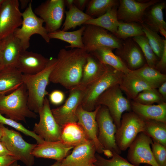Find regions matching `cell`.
Segmentation results:
<instances>
[{
    "label": "cell",
    "instance_id": "obj_3",
    "mask_svg": "<svg viewBox=\"0 0 166 166\" xmlns=\"http://www.w3.org/2000/svg\"><path fill=\"white\" fill-rule=\"evenodd\" d=\"M27 102V90L23 83L8 94H0V113L18 122L26 123V118L36 119L37 115L29 109Z\"/></svg>",
    "mask_w": 166,
    "mask_h": 166
},
{
    "label": "cell",
    "instance_id": "obj_50",
    "mask_svg": "<svg viewBox=\"0 0 166 166\" xmlns=\"http://www.w3.org/2000/svg\"><path fill=\"white\" fill-rule=\"evenodd\" d=\"M74 0H64L65 5L68 9L71 7L74 4Z\"/></svg>",
    "mask_w": 166,
    "mask_h": 166
},
{
    "label": "cell",
    "instance_id": "obj_33",
    "mask_svg": "<svg viewBox=\"0 0 166 166\" xmlns=\"http://www.w3.org/2000/svg\"><path fill=\"white\" fill-rule=\"evenodd\" d=\"M144 121L143 132L152 140L166 147V123L152 120Z\"/></svg>",
    "mask_w": 166,
    "mask_h": 166
},
{
    "label": "cell",
    "instance_id": "obj_1",
    "mask_svg": "<svg viewBox=\"0 0 166 166\" xmlns=\"http://www.w3.org/2000/svg\"><path fill=\"white\" fill-rule=\"evenodd\" d=\"M88 54L83 49H61L50 73L49 82L60 84L69 90L79 85Z\"/></svg>",
    "mask_w": 166,
    "mask_h": 166
},
{
    "label": "cell",
    "instance_id": "obj_42",
    "mask_svg": "<svg viewBox=\"0 0 166 166\" xmlns=\"http://www.w3.org/2000/svg\"><path fill=\"white\" fill-rule=\"evenodd\" d=\"M154 158L159 166H166V147L154 140L151 144Z\"/></svg>",
    "mask_w": 166,
    "mask_h": 166
},
{
    "label": "cell",
    "instance_id": "obj_45",
    "mask_svg": "<svg viewBox=\"0 0 166 166\" xmlns=\"http://www.w3.org/2000/svg\"><path fill=\"white\" fill-rule=\"evenodd\" d=\"M17 158L13 156H0V166H11Z\"/></svg>",
    "mask_w": 166,
    "mask_h": 166
},
{
    "label": "cell",
    "instance_id": "obj_22",
    "mask_svg": "<svg viewBox=\"0 0 166 166\" xmlns=\"http://www.w3.org/2000/svg\"><path fill=\"white\" fill-rule=\"evenodd\" d=\"M73 148L66 146L60 141H44L41 144H37L33 150L32 154L36 157L61 161L68 155L69 152Z\"/></svg>",
    "mask_w": 166,
    "mask_h": 166
},
{
    "label": "cell",
    "instance_id": "obj_24",
    "mask_svg": "<svg viewBox=\"0 0 166 166\" xmlns=\"http://www.w3.org/2000/svg\"><path fill=\"white\" fill-rule=\"evenodd\" d=\"M150 9L144 13L143 23L150 29L166 37V23L164 18L163 11L166 7L165 2H158L152 6Z\"/></svg>",
    "mask_w": 166,
    "mask_h": 166
},
{
    "label": "cell",
    "instance_id": "obj_53",
    "mask_svg": "<svg viewBox=\"0 0 166 166\" xmlns=\"http://www.w3.org/2000/svg\"><path fill=\"white\" fill-rule=\"evenodd\" d=\"M50 166H61V161H56L53 164Z\"/></svg>",
    "mask_w": 166,
    "mask_h": 166
},
{
    "label": "cell",
    "instance_id": "obj_44",
    "mask_svg": "<svg viewBox=\"0 0 166 166\" xmlns=\"http://www.w3.org/2000/svg\"><path fill=\"white\" fill-rule=\"evenodd\" d=\"M155 68L162 73L166 69V45H165L162 56L156 64Z\"/></svg>",
    "mask_w": 166,
    "mask_h": 166
},
{
    "label": "cell",
    "instance_id": "obj_10",
    "mask_svg": "<svg viewBox=\"0 0 166 166\" xmlns=\"http://www.w3.org/2000/svg\"><path fill=\"white\" fill-rule=\"evenodd\" d=\"M98 140L104 149L120 155L121 151L116 142L115 135L117 129L113 120L107 108L100 105L96 115Z\"/></svg>",
    "mask_w": 166,
    "mask_h": 166
},
{
    "label": "cell",
    "instance_id": "obj_51",
    "mask_svg": "<svg viewBox=\"0 0 166 166\" xmlns=\"http://www.w3.org/2000/svg\"><path fill=\"white\" fill-rule=\"evenodd\" d=\"M103 153L107 157H112L113 155V152L110 150L108 149H104Z\"/></svg>",
    "mask_w": 166,
    "mask_h": 166
},
{
    "label": "cell",
    "instance_id": "obj_49",
    "mask_svg": "<svg viewBox=\"0 0 166 166\" xmlns=\"http://www.w3.org/2000/svg\"><path fill=\"white\" fill-rule=\"evenodd\" d=\"M31 0H20L19 1V6H21L22 9H24L27 7L29 4Z\"/></svg>",
    "mask_w": 166,
    "mask_h": 166
},
{
    "label": "cell",
    "instance_id": "obj_20",
    "mask_svg": "<svg viewBox=\"0 0 166 166\" xmlns=\"http://www.w3.org/2000/svg\"><path fill=\"white\" fill-rule=\"evenodd\" d=\"M2 41L0 71L17 68L20 55L23 51L19 40L13 34L2 40Z\"/></svg>",
    "mask_w": 166,
    "mask_h": 166
},
{
    "label": "cell",
    "instance_id": "obj_27",
    "mask_svg": "<svg viewBox=\"0 0 166 166\" xmlns=\"http://www.w3.org/2000/svg\"><path fill=\"white\" fill-rule=\"evenodd\" d=\"M119 86L127 98L132 100L142 91L156 89L141 79L129 73L124 75Z\"/></svg>",
    "mask_w": 166,
    "mask_h": 166
},
{
    "label": "cell",
    "instance_id": "obj_6",
    "mask_svg": "<svg viewBox=\"0 0 166 166\" xmlns=\"http://www.w3.org/2000/svg\"><path fill=\"white\" fill-rule=\"evenodd\" d=\"M1 134L0 139L7 149L27 166L34 164V157L32 154L37 144L28 143L18 132L9 129L1 124Z\"/></svg>",
    "mask_w": 166,
    "mask_h": 166
},
{
    "label": "cell",
    "instance_id": "obj_48",
    "mask_svg": "<svg viewBox=\"0 0 166 166\" xmlns=\"http://www.w3.org/2000/svg\"><path fill=\"white\" fill-rule=\"evenodd\" d=\"M158 93L165 102L166 101V81L163 83L158 87Z\"/></svg>",
    "mask_w": 166,
    "mask_h": 166
},
{
    "label": "cell",
    "instance_id": "obj_46",
    "mask_svg": "<svg viewBox=\"0 0 166 166\" xmlns=\"http://www.w3.org/2000/svg\"><path fill=\"white\" fill-rule=\"evenodd\" d=\"M89 0H74V6L79 10L83 11L86 7Z\"/></svg>",
    "mask_w": 166,
    "mask_h": 166
},
{
    "label": "cell",
    "instance_id": "obj_26",
    "mask_svg": "<svg viewBox=\"0 0 166 166\" xmlns=\"http://www.w3.org/2000/svg\"><path fill=\"white\" fill-rule=\"evenodd\" d=\"M108 65L102 63L92 53H88L79 84L86 87L103 75Z\"/></svg>",
    "mask_w": 166,
    "mask_h": 166
},
{
    "label": "cell",
    "instance_id": "obj_37",
    "mask_svg": "<svg viewBox=\"0 0 166 166\" xmlns=\"http://www.w3.org/2000/svg\"><path fill=\"white\" fill-rule=\"evenodd\" d=\"M145 35L142 26L135 22L127 23L119 21L115 36L120 39Z\"/></svg>",
    "mask_w": 166,
    "mask_h": 166
},
{
    "label": "cell",
    "instance_id": "obj_14",
    "mask_svg": "<svg viewBox=\"0 0 166 166\" xmlns=\"http://www.w3.org/2000/svg\"><path fill=\"white\" fill-rule=\"evenodd\" d=\"M18 0H5L0 9V41L13 34L22 22Z\"/></svg>",
    "mask_w": 166,
    "mask_h": 166
},
{
    "label": "cell",
    "instance_id": "obj_34",
    "mask_svg": "<svg viewBox=\"0 0 166 166\" xmlns=\"http://www.w3.org/2000/svg\"><path fill=\"white\" fill-rule=\"evenodd\" d=\"M66 17L61 30L67 31L85 24L93 18L79 10L74 5L65 12Z\"/></svg>",
    "mask_w": 166,
    "mask_h": 166
},
{
    "label": "cell",
    "instance_id": "obj_43",
    "mask_svg": "<svg viewBox=\"0 0 166 166\" xmlns=\"http://www.w3.org/2000/svg\"><path fill=\"white\" fill-rule=\"evenodd\" d=\"M48 95L49 102L54 105L61 104L65 99L64 93L60 90H54Z\"/></svg>",
    "mask_w": 166,
    "mask_h": 166
},
{
    "label": "cell",
    "instance_id": "obj_41",
    "mask_svg": "<svg viewBox=\"0 0 166 166\" xmlns=\"http://www.w3.org/2000/svg\"><path fill=\"white\" fill-rule=\"evenodd\" d=\"M0 123L2 124L8 125L16 130L20 131L25 135L32 137L36 141L37 144L42 143L45 140L39 136L35 133L33 131H30L21 123L11 119L3 116L0 113Z\"/></svg>",
    "mask_w": 166,
    "mask_h": 166
},
{
    "label": "cell",
    "instance_id": "obj_38",
    "mask_svg": "<svg viewBox=\"0 0 166 166\" xmlns=\"http://www.w3.org/2000/svg\"><path fill=\"white\" fill-rule=\"evenodd\" d=\"M133 41L140 48L145 59L146 64L155 68L159 59L154 52L145 35L132 38Z\"/></svg>",
    "mask_w": 166,
    "mask_h": 166
},
{
    "label": "cell",
    "instance_id": "obj_12",
    "mask_svg": "<svg viewBox=\"0 0 166 166\" xmlns=\"http://www.w3.org/2000/svg\"><path fill=\"white\" fill-rule=\"evenodd\" d=\"M85 88L79 84L69 90V97L63 105L51 109L55 120L61 126L68 123L77 122V111L81 104Z\"/></svg>",
    "mask_w": 166,
    "mask_h": 166
},
{
    "label": "cell",
    "instance_id": "obj_25",
    "mask_svg": "<svg viewBox=\"0 0 166 166\" xmlns=\"http://www.w3.org/2000/svg\"><path fill=\"white\" fill-rule=\"evenodd\" d=\"M61 127L60 141L67 147L73 148L90 140L77 122L68 123Z\"/></svg>",
    "mask_w": 166,
    "mask_h": 166
},
{
    "label": "cell",
    "instance_id": "obj_4",
    "mask_svg": "<svg viewBox=\"0 0 166 166\" xmlns=\"http://www.w3.org/2000/svg\"><path fill=\"white\" fill-rule=\"evenodd\" d=\"M124 74L108 65L105 73L85 87L81 105L85 110L91 111L96 108V101L107 89L121 83Z\"/></svg>",
    "mask_w": 166,
    "mask_h": 166
},
{
    "label": "cell",
    "instance_id": "obj_7",
    "mask_svg": "<svg viewBox=\"0 0 166 166\" xmlns=\"http://www.w3.org/2000/svg\"><path fill=\"white\" fill-rule=\"evenodd\" d=\"M98 105L107 108L117 129L121 125L123 113L132 111L131 101L124 96L119 85L110 87L99 97L96 107Z\"/></svg>",
    "mask_w": 166,
    "mask_h": 166
},
{
    "label": "cell",
    "instance_id": "obj_36",
    "mask_svg": "<svg viewBox=\"0 0 166 166\" xmlns=\"http://www.w3.org/2000/svg\"><path fill=\"white\" fill-rule=\"evenodd\" d=\"M144 35L154 52L159 59L161 58L166 45V39H163L158 34L147 26L144 24H141Z\"/></svg>",
    "mask_w": 166,
    "mask_h": 166
},
{
    "label": "cell",
    "instance_id": "obj_9",
    "mask_svg": "<svg viewBox=\"0 0 166 166\" xmlns=\"http://www.w3.org/2000/svg\"><path fill=\"white\" fill-rule=\"evenodd\" d=\"M82 36L84 49L91 53L98 48L107 46L114 49H119L123 42L107 30L101 27L86 25Z\"/></svg>",
    "mask_w": 166,
    "mask_h": 166
},
{
    "label": "cell",
    "instance_id": "obj_35",
    "mask_svg": "<svg viewBox=\"0 0 166 166\" xmlns=\"http://www.w3.org/2000/svg\"><path fill=\"white\" fill-rule=\"evenodd\" d=\"M119 1L116 0H89L86 7L85 13L93 18L99 17L109 9L117 6Z\"/></svg>",
    "mask_w": 166,
    "mask_h": 166
},
{
    "label": "cell",
    "instance_id": "obj_54",
    "mask_svg": "<svg viewBox=\"0 0 166 166\" xmlns=\"http://www.w3.org/2000/svg\"><path fill=\"white\" fill-rule=\"evenodd\" d=\"M11 166H20L17 163V160L15 161Z\"/></svg>",
    "mask_w": 166,
    "mask_h": 166
},
{
    "label": "cell",
    "instance_id": "obj_16",
    "mask_svg": "<svg viewBox=\"0 0 166 166\" xmlns=\"http://www.w3.org/2000/svg\"><path fill=\"white\" fill-rule=\"evenodd\" d=\"M153 0L141 2L134 0H120L117 11L119 21L125 22H138L143 24V17L146 9L159 2Z\"/></svg>",
    "mask_w": 166,
    "mask_h": 166
},
{
    "label": "cell",
    "instance_id": "obj_58",
    "mask_svg": "<svg viewBox=\"0 0 166 166\" xmlns=\"http://www.w3.org/2000/svg\"><path fill=\"white\" fill-rule=\"evenodd\" d=\"M2 93H6V94H7V93H5V92H4V93H0V94H2Z\"/></svg>",
    "mask_w": 166,
    "mask_h": 166
},
{
    "label": "cell",
    "instance_id": "obj_57",
    "mask_svg": "<svg viewBox=\"0 0 166 166\" xmlns=\"http://www.w3.org/2000/svg\"><path fill=\"white\" fill-rule=\"evenodd\" d=\"M1 124L0 123V137L1 136V128H0Z\"/></svg>",
    "mask_w": 166,
    "mask_h": 166
},
{
    "label": "cell",
    "instance_id": "obj_52",
    "mask_svg": "<svg viewBox=\"0 0 166 166\" xmlns=\"http://www.w3.org/2000/svg\"><path fill=\"white\" fill-rule=\"evenodd\" d=\"M2 45V40L0 41V66L1 63Z\"/></svg>",
    "mask_w": 166,
    "mask_h": 166
},
{
    "label": "cell",
    "instance_id": "obj_47",
    "mask_svg": "<svg viewBox=\"0 0 166 166\" xmlns=\"http://www.w3.org/2000/svg\"><path fill=\"white\" fill-rule=\"evenodd\" d=\"M14 156L12 153L7 149L0 139V156Z\"/></svg>",
    "mask_w": 166,
    "mask_h": 166
},
{
    "label": "cell",
    "instance_id": "obj_55",
    "mask_svg": "<svg viewBox=\"0 0 166 166\" xmlns=\"http://www.w3.org/2000/svg\"><path fill=\"white\" fill-rule=\"evenodd\" d=\"M4 1L5 0H0V9Z\"/></svg>",
    "mask_w": 166,
    "mask_h": 166
},
{
    "label": "cell",
    "instance_id": "obj_2",
    "mask_svg": "<svg viewBox=\"0 0 166 166\" xmlns=\"http://www.w3.org/2000/svg\"><path fill=\"white\" fill-rule=\"evenodd\" d=\"M57 62V59L50 57L45 68L33 75H22L23 83L28 92V106L29 109L38 113L42 109L46 95L48 94L46 87L50 73Z\"/></svg>",
    "mask_w": 166,
    "mask_h": 166
},
{
    "label": "cell",
    "instance_id": "obj_39",
    "mask_svg": "<svg viewBox=\"0 0 166 166\" xmlns=\"http://www.w3.org/2000/svg\"><path fill=\"white\" fill-rule=\"evenodd\" d=\"M133 101L141 104L150 105L165 102L157 89L145 90L140 93Z\"/></svg>",
    "mask_w": 166,
    "mask_h": 166
},
{
    "label": "cell",
    "instance_id": "obj_23",
    "mask_svg": "<svg viewBox=\"0 0 166 166\" xmlns=\"http://www.w3.org/2000/svg\"><path fill=\"white\" fill-rule=\"evenodd\" d=\"M132 111L144 120H152L166 123V102L146 105L131 101Z\"/></svg>",
    "mask_w": 166,
    "mask_h": 166
},
{
    "label": "cell",
    "instance_id": "obj_29",
    "mask_svg": "<svg viewBox=\"0 0 166 166\" xmlns=\"http://www.w3.org/2000/svg\"><path fill=\"white\" fill-rule=\"evenodd\" d=\"M23 74L17 68L0 71V93L11 92L23 83Z\"/></svg>",
    "mask_w": 166,
    "mask_h": 166
},
{
    "label": "cell",
    "instance_id": "obj_15",
    "mask_svg": "<svg viewBox=\"0 0 166 166\" xmlns=\"http://www.w3.org/2000/svg\"><path fill=\"white\" fill-rule=\"evenodd\" d=\"M152 140L144 132L139 133L129 147L127 159L136 166L145 163L151 166H159L156 162L150 147Z\"/></svg>",
    "mask_w": 166,
    "mask_h": 166
},
{
    "label": "cell",
    "instance_id": "obj_5",
    "mask_svg": "<svg viewBox=\"0 0 166 166\" xmlns=\"http://www.w3.org/2000/svg\"><path fill=\"white\" fill-rule=\"evenodd\" d=\"M22 14L21 27L17 28L13 34L19 40L22 50H26L29 48L30 37L34 34L40 35L46 42L49 43L50 39L46 29L43 26L44 22L33 11L32 0Z\"/></svg>",
    "mask_w": 166,
    "mask_h": 166
},
{
    "label": "cell",
    "instance_id": "obj_19",
    "mask_svg": "<svg viewBox=\"0 0 166 166\" xmlns=\"http://www.w3.org/2000/svg\"><path fill=\"white\" fill-rule=\"evenodd\" d=\"M100 105L97 106L93 111L84 109L81 105L78 107L77 116L78 123L83 128L89 139L93 141L96 146V152L103 153L104 148L98 139V128L96 120V115Z\"/></svg>",
    "mask_w": 166,
    "mask_h": 166
},
{
    "label": "cell",
    "instance_id": "obj_21",
    "mask_svg": "<svg viewBox=\"0 0 166 166\" xmlns=\"http://www.w3.org/2000/svg\"><path fill=\"white\" fill-rule=\"evenodd\" d=\"M49 58L32 51H22L20 55L17 69L24 74L33 75L43 70Z\"/></svg>",
    "mask_w": 166,
    "mask_h": 166
},
{
    "label": "cell",
    "instance_id": "obj_28",
    "mask_svg": "<svg viewBox=\"0 0 166 166\" xmlns=\"http://www.w3.org/2000/svg\"><path fill=\"white\" fill-rule=\"evenodd\" d=\"M113 48L107 46H101L90 53L103 64L109 65L124 74L130 71L121 60L114 53Z\"/></svg>",
    "mask_w": 166,
    "mask_h": 166
},
{
    "label": "cell",
    "instance_id": "obj_56",
    "mask_svg": "<svg viewBox=\"0 0 166 166\" xmlns=\"http://www.w3.org/2000/svg\"><path fill=\"white\" fill-rule=\"evenodd\" d=\"M89 166H96V165H95L94 164H92L91 165H89Z\"/></svg>",
    "mask_w": 166,
    "mask_h": 166
},
{
    "label": "cell",
    "instance_id": "obj_30",
    "mask_svg": "<svg viewBox=\"0 0 166 166\" xmlns=\"http://www.w3.org/2000/svg\"><path fill=\"white\" fill-rule=\"evenodd\" d=\"M85 28V25H84L80 29L72 31L58 30L48 33V36L50 39H57L69 44V45L65 46L66 48H71V49H84V45L82 42V36Z\"/></svg>",
    "mask_w": 166,
    "mask_h": 166
},
{
    "label": "cell",
    "instance_id": "obj_18",
    "mask_svg": "<svg viewBox=\"0 0 166 166\" xmlns=\"http://www.w3.org/2000/svg\"><path fill=\"white\" fill-rule=\"evenodd\" d=\"M114 53L131 71L138 69L146 64L140 48L132 38L125 39L121 48L116 49Z\"/></svg>",
    "mask_w": 166,
    "mask_h": 166
},
{
    "label": "cell",
    "instance_id": "obj_40",
    "mask_svg": "<svg viewBox=\"0 0 166 166\" xmlns=\"http://www.w3.org/2000/svg\"><path fill=\"white\" fill-rule=\"evenodd\" d=\"M113 156L110 159H107L99 154L95 155L96 161L94 164L97 166H136L130 163L119 154L113 153ZM144 166H151L146 164Z\"/></svg>",
    "mask_w": 166,
    "mask_h": 166
},
{
    "label": "cell",
    "instance_id": "obj_11",
    "mask_svg": "<svg viewBox=\"0 0 166 166\" xmlns=\"http://www.w3.org/2000/svg\"><path fill=\"white\" fill-rule=\"evenodd\" d=\"M38 113L39 121L38 123L35 124L34 132L45 141H60L62 127L55 120L49 101L46 97L44 98L43 107Z\"/></svg>",
    "mask_w": 166,
    "mask_h": 166
},
{
    "label": "cell",
    "instance_id": "obj_31",
    "mask_svg": "<svg viewBox=\"0 0 166 166\" xmlns=\"http://www.w3.org/2000/svg\"><path fill=\"white\" fill-rule=\"evenodd\" d=\"M143 80L156 89L166 81V75L147 64L141 68L129 73Z\"/></svg>",
    "mask_w": 166,
    "mask_h": 166
},
{
    "label": "cell",
    "instance_id": "obj_17",
    "mask_svg": "<svg viewBox=\"0 0 166 166\" xmlns=\"http://www.w3.org/2000/svg\"><path fill=\"white\" fill-rule=\"evenodd\" d=\"M71 153L61 161V166H89L97 159L96 146L89 140L73 148Z\"/></svg>",
    "mask_w": 166,
    "mask_h": 166
},
{
    "label": "cell",
    "instance_id": "obj_13",
    "mask_svg": "<svg viewBox=\"0 0 166 166\" xmlns=\"http://www.w3.org/2000/svg\"><path fill=\"white\" fill-rule=\"evenodd\" d=\"M64 0H48L36 8L34 13L45 23L48 33L58 30L61 26L65 13Z\"/></svg>",
    "mask_w": 166,
    "mask_h": 166
},
{
    "label": "cell",
    "instance_id": "obj_32",
    "mask_svg": "<svg viewBox=\"0 0 166 166\" xmlns=\"http://www.w3.org/2000/svg\"><path fill=\"white\" fill-rule=\"evenodd\" d=\"M117 11V6L114 7L109 9L103 15L89 20L84 25H93L101 27L115 35L119 23Z\"/></svg>",
    "mask_w": 166,
    "mask_h": 166
},
{
    "label": "cell",
    "instance_id": "obj_8",
    "mask_svg": "<svg viewBox=\"0 0 166 166\" xmlns=\"http://www.w3.org/2000/svg\"><path fill=\"white\" fill-rule=\"evenodd\" d=\"M144 120L133 112L122 114L121 125L115 135L116 143L121 151L126 150L138 134L144 132Z\"/></svg>",
    "mask_w": 166,
    "mask_h": 166
}]
</instances>
